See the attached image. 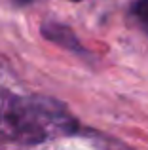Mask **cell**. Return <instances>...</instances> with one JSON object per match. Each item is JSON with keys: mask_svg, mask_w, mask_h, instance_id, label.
<instances>
[{"mask_svg": "<svg viewBox=\"0 0 148 150\" xmlns=\"http://www.w3.org/2000/svg\"><path fill=\"white\" fill-rule=\"evenodd\" d=\"M2 124L23 144L44 143L53 133H76L80 125L61 103L48 97H8L2 106Z\"/></svg>", "mask_w": 148, "mask_h": 150, "instance_id": "1", "label": "cell"}, {"mask_svg": "<svg viewBox=\"0 0 148 150\" xmlns=\"http://www.w3.org/2000/svg\"><path fill=\"white\" fill-rule=\"evenodd\" d=\"M15 4H17V6H29V4H32L34 0H13Z\"/></svg>", "mask_w": 148, "mask_h": 150, "instance_id": "4", "label": "cell"}, {"mask_svg": "<svg viewBox=\"0 0 148 150\" xmlns=\"http://www.w3.org/2000/svg\"><path fill=\"white\" fill-rule=\"evenodd\" d=\"M42 36L46 38V40L53 42V44L61 46V48L68 50L70 53H76L80 55V57H87V50L84 48V44H82L80 40H78V36L74 34V30L70 27L63 25V23H57V21H46L42 23Z\"/></svg>", "mask_w": 148, "mask_h": 150, "instance_id": "2", "label": "cell"}, {"mask_svg": "<svg viewBox=\"0 0 148 150\" xmlns=\"http://www.w3.org/2000/svg\"><path fill=\"white\" fill-rule=\"evenodd\" d=\"M131 13L141 23L142 29L148 33V0H137V2L131 6Z\"/></svg>", "mask_w": 148, "mask_h": 150, "instance_id": "3", "label": "cell"}]
</instances>
